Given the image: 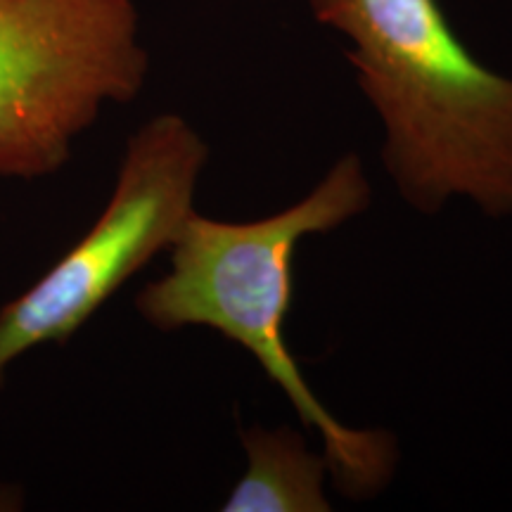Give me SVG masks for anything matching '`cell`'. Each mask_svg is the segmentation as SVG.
Segmentation results:
<instances>
[{
    "label": "cell",
    "mask_w": 512,
    "mask_h": 512,
    "mask_svg": "<svg viewBox=\"0 0 512 512\" xmlns=\"http://www.w3.org/2000/svg\"><path fill=\"white\" fill-rule=\"evenodd\" d=\"M370 202L373 185L363 162L344 155L309 195L278 214L219 221L195 209L169 249V271L136 297L138 313L152 328H209L252 354L304 427L320 434L335 489L358 503L377 498L392 482L399 444L387 430L342 425L323 406L287 347L285 323L299 242L354 221Z\"/></svg>",
    "instance_id": "1"
},
{
    "label": "cell",
    "mask_w": 512,
    "mask_h": 512,
    "mask_svg": "<svg viewBox=\"0 0 512 512\" xmlns=\"http://www.w3.org/2000/svg\"><path fill=\"white\" fill-rule=\"evenodd\" d=\"M309 8L349 41L401 200L425 216L456 197L489 219L512 216V72L479 62L439 0H309Z\"/></svg>",
    "instance_id": "2"
},
{
    "label": "cell",
    "mask_w": 512,
    "mask_h": 512,
    "mask_svg": "<svg viewBox=\"0 0 512 512\" xmlns=\"http://www.w3.org/2000/svg\"><path fill=\"white\" fill-rule=\"evenodd\" d=\"M147 72L136 0H0V178L57 174Z\"/></svg>",
    "instance_id": "3"
},
{
    "label": "cell",
    "mask_w": 512,
    "mask_h": 512,
    "mask_svg": "<svg viewBox=\"0 0 512 512\" xmlns=\"http://www.w3.org/2000/svg\"><path fill=\"white\" fill-rule=\"evenodd\" d=\"M209 145L188 119L164 112L128 138L117 181L88 233L0 309V389L12 363L69 342L133 275L169 252L190 214Z\"/></svg>",
    "instance_id": "4"
},
{
    "label": "cell",
    "mask_w": 512,
    "mask_h": 512,
    "mask_svg": "<svg viewBox=\"0 0 512 512\" xmlns=\"http://www.w3.org/2000/svg\"><path fill=\"white\" fill-rule=\"evenodd\" d=\"M247 470L230 491L223 512H330L325 494L328 460L313 453L292 427L254 425L242 430Z\"/></svg>",
    "instance_id": "5"
},
{
    "label": "cell",
    "mask_w": 512,
    "mask_h": 512,
    "mask_svg": "<svg viewBox=\"0 0 512 512\" xmlns=\"http://www.w3.org/2000/svg\"><path fill=\"white\" fill-rule=\"evenodd\" d=\"M24 505L22 491L15 484H3L0 482V510H17Z\"/></svg>",
    "instance_id": "6"
}]
</instances>
